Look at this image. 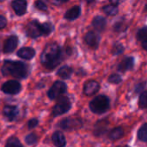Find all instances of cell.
<instances>
[{"label": "cell", "mask_w": 147, "mask_h": 147, "mask_svg": "<svg viewBox=\"0 0 147 147\" xmlns=\"http://www.w3.org/2000/svg\"><path fill=\"white\" fill-rule=\"evenodd\" d=\"M62 52L59 45L55 42L47 44L40 55V62L47 69H54L61 61Z\"/></svg>", "instance_id": "6da1fadb"}, {"label": "cell", "mask_w": 147, "mask_h": 147, "mask_svg": "<svg viewBox=\"0 0 147 147\" xmlns=\"http://www.w3.org/2000/svg\"><path fill=\"white\" fill-rule=\"evenodd\" d=\"M2 73L4 76H11L16 78H25L28 75V67L21 61L6 60L2 67Z\"/></svg>", "instance_id": "7a4b0ae2"}, {"label": "cell", "mask_w": 147, "mask_h": 147, "mask_svg": "<svg viewBox=\"0 0 147 147\" xmlns=\"http://www.w3.org/2000/svg\"><path fill=\"white\" fill-rule=\"evenodd\" d=\"M109 99L106 96H98L90 102V109L94 114L102 115L109 109Z\"/></svg>", "instance_id": "3957f363"}, {"label": "cell", "mask_w": 147, "mask_h": 147, "mask_svg": "<svg viewBox=\"0 0 147 147\" xmlns=\"http://www.w3.org/2000/svg\"><path fill=\"white\" fill-rule=\"evenodd\" d=\"M71 108V103L68 97L66 96H59L58 102L53 109V115L59 116L66 112H68Z\"/></svg>", "instance_id": "277c9868"}, {"label": "cell", "mask_w": 147, "mask_h": 147, "mask_svg": "<svg viewBox=\"0 0 147 147\" xmlns=\"http://www.w3.org/2000/svg\"><path fill=\"white\" fill-rule=\"evenodd\" d=\"M66 89H67L66 84L64 82L56 81L49 89L47 92V96L51 100H54L58 98L59 96H60L61 95H63L64 93H65Z\"/></svg>", "instance_id": "5b68a950"}, {"label": "cell", "mask_w": 147, "mask_h": 147, "mask_svg": "<svg viewBox=\"0 0 147 147\" xmlns=\"http://www.w3.org/2000/svg\"><path fill=\"white\" fill-rule=\"evenodd\" d=\"M59 127L63 130L66 131H72L80 128L83 126V122L81 120L77 118H65L59 122Z\"/></svg>", "instance_id": "8992f818"}, {"label": "cell", "mask_w": 147, "mask_h": 147, "mask_svg": "<svg viewBox=\"0 0 147 147\" xmlns=\"http://www.w3.org/2000/svg\"><path fill=\"white\" fill-rule=\"evenodd\" d=\"M1 90L5 94L16 95V94H18L21 91L22 86H21V84L19 82H17L16 80H9V81L5 82L2 85Z\"/></svg>", "instance_id": "52a82bcc"}, {"label": "cell", "mask_w": 147, "mask_h": 147, "mask_svg": "<svg viewBox=\"0 0 147 147\" xmlns=\"http://www.w3.org/2000/svg\"><path fill=\"white\" fill-rule=\"evenodd\" d=\"M26 33L31 38H37V37L42 35L41 24L36 20L30 22L26 27Z\"/></svg>", "instance_id": "ba28073f"}, {"label": "cell", "mask_w": 147, "mask_h": 147, "mask_svg": "<svg viewBox=\"0 0 147 147\" xmlns=\"http://www.w3.org/2000/svg\"><path fill=\"white\" fill-rule=\"evenodd\" d=\"M84 40H85V43L90 47H91L93 49H96L100 43V36L96 33L90 31L85 34Z\"/></svg>", "instance_id": "9c48e42d"}, {"label": "cell", "mask_w": 147, "mask_h": 147, "mask_svg": "<svg viewBox=\"0 0 147 147\" xmlns=\"http://www.w3.org/2000/svg\"><path fill=\"white\" fill-rule=\"evenodd\" d=\"M17 45H18V38L16 35H11L5 40L3 44V51L5 53H11L16 48Z\"/></svg>", "instance_id": "30bf717a"}, {"label": "cell", "mask_w": 147, "mask_h": 147, "mask_svg": "<svg viewBox=\"0 0 147 147\" xmlns=\"http://www.w3.org/2000/svg\"><path fill=\"white\" fill-rule=\"evenodd\" d=\"M99 88H100V85L96 81L90 80V81L86 82L84 86V93L86 96H90L96 94L99 90Z\"/></svg>", "instance_id": "8fae6325"}, {"label": "cell", "mask_w": 147, "mask_h": 147, "mask_svg": "<svg viewBox=\"0 0 147 147\" xmlns=\"http://www.w3.org/2000/svg\"><path fill=\"white\" fill-rule=\"evenodd\" d=\"M3 114L8 121H13L18 115V109L16 106H5L3 109Z\"/></svg>", "instance_id": "7c38bea8"}, {"label": "cell", "mask_w": 147, "mask_h": 147, "mask_svg": "<svg viewBox=\"0 0 147 147\" xmlns=\"http://www.w3.org/2000/svg\"><path fill=\"white\" fill-rule=\"evenodd\" d=\"M11 6L18 16H22L27 10V1L26 0H13Z\"/></svg>", "instance_id": "4fadbf2b"}, {"label": "cell", "mask_w": 147, "mask_h": 147, "mask_svg": "<svg viewBox=\"0 0 147 147\" xmlns=\"http://www.w3.org/2000/svg\"><path fill=\"white\" fill-rule=\"evenodd\" d=\"M134 65V59L133 57L125 58L118 65V70L121 72H125L127 71H130L133 69Z\"/></svg>", "instance_id": "5bb4252c"}, {"label": "cell", "mask_w": 147, "mask_h": 147, "mask_svg": "<svg viewBox=\"0 0 147 147\" xmlns=\"http://www.w3.org/2000/svg\"><path fill=\"white\" fill-rule=\"evenodd\" d=\"M17 55L23 59L29 60L34 57L35 51L31 47H22L17 51Z\"/></svg>", "instance_id": "9a60e30c"}, {"label": "cell", "mask_w": 147, "mask_h": 147, "mask_svg": "<svg viewBox=\"0 0 147 147\" xmlns=\"http://www.w3.org/2000/svg\"><path fill=\"white\" fill-rule=\"evenodd\" d=\"M52 140L56 147H65L66 145L65 137L61 132H55L52 136Z\"/></svg>", "instance_id": "2e32d148"}, {"label": "cell", "mask_w": 147, "mask_h": 147, "mask_svg": "<svg viewBox=\"0 0 147 147\" xmlns=\"http://www.w3.org/2000/svg\"><path fill=\"white\" fill-rule=\"evenodd\" d=\"M109 127V122L107 121V120H101L99 121H97V123L95 126L94 128V134L96 136H100L102 135L108 129Z\"/></svg>", "instance_id": "e0dca14e"}, {"label": "cell", "mask_w": 147, "mask_h": 147, "mask_svg": "<svg viewBox=\"0 0 147 147\" xmlns=\"http://www.w3.org/2000/svg\"><path fill=\"white\" fill-rule=\"evenodd\" d=\"M106 24H107V21L103 16H96L93 21H92V25L95 28V29H96L99 32H102L106 28Z\"/></svg>", "instance_id": "ac0fdd59"}, {"label": "cell", "mask_w": 147, "mask_h": 147, "mask_svg": "<svg viewBox=\"0 0 147 147\" xmlns=\"http://www.w3.org/2000/svg\"><path fill=\"white\" fill-rule=\"evenodd\" d=\"M80 13H81L80 7L79 6H74L65 12V18L69 20V21H73L80 16Z\"/></svg>", "instance_id": "d6986e66"}, {"label": "cell", "mask_w": 147, "mask_h": 147, "mask_svg": "<svg viewBox=\"0 0 147 147\" xmlns=\"http://www.w3.org/2000/svg\"><path fill=\"white\" fill-rule=\"evenodd\" d=\"M137 39L138 40L141 41L142 43V47L145 50L147 49V28L146 27H143L142 28H140L138 33H137Z\"/></svg>", "instance_id": "ffe728a7"}, {"label": "cell", "mask_w": 147, "mask_h": 147, "mask_svg": "<svg viewBox=\"0 0 147 147\" xmlns=\"http://www.w3.org/2000/svg\"><path fill=\"white\" fill-rule=\"evenodd\" d=\"M71 74H72V69L68 65H64V66L60 67L57 72V75L63 79L70 78Z\"/></svg>", "instance_id": "44dd1931"}, {"label": "cell", "mask_w": 147, "mask_h": 147, "mask_svg": "<svg viewBox=\"0 0 147 147\" xmlns=\"http://www.w3.org/2000/svg\"><path fill=\"white\" fill-rule=\"evenodd\" d=\"M123 135H124V130H123V128L121 127H117L114 128L110 132L109 137V139L111 140L115 141V140H120L121 138H122Z\"/></svg>", "instance_id": "7402d4cb"}, {"label": "cell", "mask_w": 147, "mask_h": 147, "mask_svg": "<svg viewBox=\"0 0 147 147\" xmlns=\"http://www.w3.org/2000/svg\"><path fill=\"white\" fill-rule=\"evenodd\" d=\"M103 12L108 16H115L118 13V8L115 4H109L102 8Z\"/></svg>", "instance_id": "603a6c76"}, {"label": "cell", "mask_w": 147, "mask_h": 147, "mask_svg": "<svg viewBox=\"0 0 147 147\" xmlns=\"http://www.w3.org/2000/svg\"><path fill=\"white\" fill-rule=\"evenodd\" d=\"M138 138L143 142L147 141V124H144L138 131Z\"/></svg>", "instance_id": "cb8c5ba5"}, {"label": "cell", "mask_w": 147, "mask_h": 147, "mask_svg": "<svg viewBox=\"0 0 147 147\" xmlns=\"http://www.w3.org/2000/svg\"><path fill=\"white\" fill-rule=\"evenodd\" d=\"M53 28V25L50 22H44L41 24V33L42 35H48L52 31Z\"/></svg>", "instance_id": "d4e9b609"}, {"label": "cell", "mask_w": 147, "mask_h": 147, "mask_svg": "<svg viewBox=\"0 0 147 147\" xmlns=\"http://www.w3.org/2000/svg\"><path fill=\"white\" fill-rule=\"evenodd\" d=\"M5 147H23L22 143L20 142V140L15 137H12V138H9L6 143V146Z\"/></svg>", "instance_id": "484cf974"}, {"label": "cell", "mask_w": 147, "mask_h": 147, "mask_svg": "<svg viewBox=\"0 0 147 147\" xmlns=\"http://www.w3.org/2000/svg\"><path fill=\"white\" fill-rule=\"evenodd\" d=\"M139 106L141 109H146L147 106V92L143 91L140 96L139 100Z\"/></svg>", "instance_id": "4316f807"}, {"label": "cell", "mask_w": 147, "mask_h": 147, "mask_svg": "<svg viewBox=\"0 0 147 147\" xmlns=\"http://www.w3.org/2000/svg\"><path fill=\"white\" fill-rule=\"evenodd\" d=\"M37 136L35 134H28L26 137H25V142L28 144V145H34L37 142Z\"/></svg>", "instance_id": "83f0119b"}, {"label": "cell", "mask_w": 147, "mask_h": 147, "mask_svg": "<svg viewBox=\"0 0 147 147\" xmlns=\"http://www.w3.org/2000/svg\"><path fill=\"white\" fill-rule=\"evenodd\" d=\"M123 52H124V47H123L121 44L116 43V44L114 45L113 50H112V53H113L114 55H115V56H116V55H119V54L122 53Z\"/></svg>", "instance_id": "f1b7e54d"}, {"label": "cell", "mask_w": 147, "mask_h": 147, "mask_svg": "<svg viewBox=\"0 0 147 147\" xmlns=\"http://www.w3.org/2000/svg\"><path fill=\"white\" fill-rule=\"evenodd\" d=\"M126 25L124 23L123 21H118L117 22H115V24L114 25V30L115 32H121L123 30L126 29Z\"/></svg>", "instance_id": "f546056e"}, {"label": "cell", "mask_w": 147, "mask_h": 147, "mask_svg": "<svg viewBox=\"0 0 147 147\" xmlns=\"http://www.w3.org/2000/svg\"><path fill=\"white\" fill-rule=\"evenodd\" d=\"M109 82L115 84H120L121 82V77L118 74H113L109 78Z\"/></svg>", "instance_id": "4dcf8cb0"}, {"label": "cell", "mask_w": 147, "mask_h": 147, "mask_svg": "<svg viewBox=\"0 0 147 147\" xmlns=\"http://www.w3.org/2000/svg\"><path fill=\"white\" fill-rule=\"evenodd\" d=\"M34 5H35V7H36L38 9H40V10H42V11L47 10V6L46 3H45L44 1H42V0H37V1L35 2Z\"/></svg>", "instance_id": "1f68e13d"}, {"label": "cell", "mask_w": 147, "mask_h": 147, "mask_svg": "<svg viewBox=\"0 0 147 147\" xmlns=\"http://www.w3.org/2000/svg\"><path fill=\"white\" fill-rule=\"evenodd\" d=\"M38 124H39V121H38L37 119H31V120H29V121L28 122V127L29 129H33V128H34Z\"/></svg>", "instance_id": "d6a6232c"}, {"label": "cell", "mask_w": 147, "mask_h": 147, "mask_svg": "<svg viewBox=\"0 0 147 147\" xmlns=\"http://www.w3.org/2000/svg\"><path fill=\"white\" fill-rule=\"evenodd\" d=\"M7 25V21H6V18L3 16L0 15V29L5 28V26Z\"/></svg>", "instance_id": "836d02e7"}, {"label": "cell", "mask_w": 147, "mask_h": 147, "mask_svg": "<svg viewBox=\"0 0 147 147\" xmlns=\"http://www.w3.org/2000/svg\"><path fill=\"white\" fill-rule=\"evenodd\" d=\"M144 88H145V83H143V84H138L137 85V87H136V92L137 93H140V92H141L143 90H144Z\"/></svg>", "instance_id": "e575fe53"}, {"label": "cell", "mask_w": 147, "mask_h": 147, "mask_svg": "<svg viewBox=\"0 0 147 147\" xmlns=\"http://www.w3.org/2000/svg\"><path fill=\"white\" fill-rule=\"evenodd\" d=\"M67 1H68V0H50V2H51L52 3L55 4V5H59V4L64 3H65V2H67Z\"/></svg>", "instance_id": "d590c367"}, {"label": "cell", "mask_w": 147, "mask_h": 147, "mask_svg": "<svg viewBox=\"0 0 147 147\" xmlns=\"http://www.w3.org/2000/svg\"><path fill=\"white\" fill-rule=\"evenodd\" d=\"M110 2H111V3L112 4H115V5H117V4H119V3H122L124 0H109Z\"/></svg>", "instance_id": "8d00e7d4"}, {"label": "cell", "mask_w": 147, "mask_h": 147, "mask_svg": "<svg viewBox=\"0 0 147 147\" xmlns=\"http://www.w3.org/2000/svg\"><path fill=\"white\" fill-rule=\"evenodd\" d=\"M86 1H87L88 3H91V2H93L94 0H86Z\"/></svg>", "instance_id": "74e56055"}, {"label": "cell", "mask_w": 147, "mask_h": 147, "mask_svg": "<svg viewBox=\"0 0 147 147\" xmlns=\"http://www.w3.org/2000/svg\"><path fill=\"white\" fill-rule=\"evenodd\" d=\"M2 1H4V0H0V2H2Z\"/></svg>", "instance_id": "f35d334b"}, {"label": "cell", "mask_w": 147, "mask_h": 147, "mask_svg": "<svg viewBox=\"0 0 147 147\" xmlns=\"http://www.w3.org/2000/svg\"><path fill=\"white\" fill-rule=\"evenodd\" d=\"M119 147H122V146H119ZM124 147H127V146H124Z\"/></svg>", "instance_id": "ab89813d"}]
</instances>
